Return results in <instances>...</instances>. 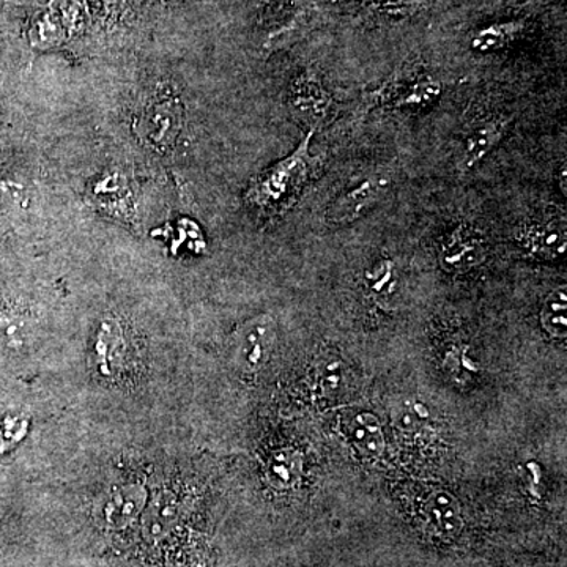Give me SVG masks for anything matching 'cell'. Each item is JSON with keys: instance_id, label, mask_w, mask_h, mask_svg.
Listing matches in <instances>:
<instances>
[{"instance_id": "1", "label": "cell", "mask_w": 567, "mask_h": 567, "mask_svg": "<svg viewBox=\"0 0 567 567\" xmlns=\"http://www.w3.org/2000/svg\"><path fill=\"white\" fill-rule=\"evenodd\" d=\"M315 133L309 130L300 147L292 155L254 178L248 193H246L248 204H251L257 210L268 212L271 215V213L286 210L293 203L301 186L308 182L312 162L309 147H311Z\"/></svg>"}, {"instance_id": "2", "label": "cell", "mask_w": 567, "mask_h": 567, "mask_svg": "<svg viewBox=\"0 0 567 567\" xmlns=\"http://www.w3.org/2000/svg\"><path fill=\"white\" fill-rule=\"evenodd\" d=\"M290 107L298 121L317 132L333 118L334 99L315 73L306 71L290 89Z\"/></svg>"}, {"instance_id": "3", "label": "cell", "mask_w": 567, "mask_h": 567, "mask_svg": "<svg viewBox=\"0 0 567 567\" xmlns=\"http://www.w3.org/2000/svg\"><path fill=\"white\" fill-rule=\"evenodd\" d=\"M147 505V491L141 484L115 487L96 507L95 516L104 529H123L141 516Z\"/></svg>"}, {"instance_id": "4", "label": "cell", "mask_w": 567, "mask_h": 567, "mask_svg": "<svg viewBox=\"0 0 567 567\" xmlns=\"http://www.w3.org/2000/svg\"><path fill=\"white\" fill-rule=\"evenodd\" d=\"M486 256L484 238L475 227L468 224H457L451 233L443 238L440 248V262L446 271L462 274L472 270Z\"/></svg>"}, {"instance_id": "5", "label": "cell", "mask_w": 567, "mask_h": 567, "mask_svg": "<svg viewBox=\"0 0 567 567\" xmlns=\"http://www.w3.org/2000/svg\"><path fill=\"white\" fill-rule=\"evenodd\" d=\"M182 104L177 99L163 96L148 104L142 117V134L158 151H166L182 130Z\"/></svg>"}, {"instance_id": "6", "label": "cell", "mask_w": 567, "mask_h": 567, "mask_svg": "<svg viewBox=\"0 0 567 567\" xmlns=\"http://www.w3.org/2000/svg\"><path fill=\"white\" fill-rule=\"evenodd\" d=\"M386 189L388 181L385 177L365 178L360 185L339 196L328 207V221L339 224V226L357 221L382 199Z\"/></svg>"}, {"instance_id": "7", "label": "cell", "mask_w": 567, "mask_h": 567, "mask_svg": "<svg viewBox=\"0 0 567 567\" xmlns=\"http://www.w3.org/2000/svg\"><path fill=\"white\" fill-rule=\"evenodd\" d=\"M517 240L533 256L557 259L566 251V224L558 218L529 219L518 230Z\"/></svg>"}, {"instance_id": "8", "label": "cell", "mask_w": 567, "mask_h": 567, "mask_svg": "<svg viewBox=\"0 0 567 567\" xmlns=\"http://www.w3.org/2000/svg\"><path fill=\"white\" fill-rule=\"evenodd\" d=\"M509 118L503 115H487L476 118L466 126L462 156L465 169H473L494 151L509 128Z\"/></svg>"}, {"instance_id": "9", "label": "cell", "mask_w": 567, "mask_h": 567, "mask_svg": "<svg viewBox=\"0 0 567 567\" xmlns=\"http://www.w3.org/2000/svg\"><path fill=\"white\" fill-rule=\"evenodd\" d=\"M125 358V334L118 320L106 319L100 324L93 342V363L100 374L112 379L118 374Z\"/></svg>"}, {"instance_id": "10", "label": "cell", "mask_w": 567, "mask_h": 567, "mask_svg": "<svg viewBox=\"0 0 567 567\" xmlns=\"http://www.w3.org/2000/svg\"><path fill=\"white\" fill-rule=\"evenodd\" d=\"M423 516L439 535L456 537L464 529L461 505L450 492H432L423 503Z\"/></svg>"}, {"instance_id": "11", "label": "cell", "mask_w": 567, "mask_h": 567, "mask_svg": "<svg viewBox=\"0 0 567 567\" xmlns=\"http://www.w3.org/2000/svg\"><path fill=\"white\" fill-rule=\"evenodd\" d=\"M274 346V324L268 319H256L245 324L238 341V360L246 369H257L264 363Z\"/></svg>"}, {"instance_id": "12", "label": "cell", "mask_w": 567, "mask_h": 567, "mask_svg": "<svg viewBox=\"0 0 567 567\" xmlns=\"http://www.w3.org/2000/svg\"><path fill=\"white\" fill-rule=\"evenodd\" d=\"M89 199L96 207L114 213V215H130L132 192H130L123 175L106 174L93 183L89 189Z\"/></svg>"}, {"instance_id": "13", "label": "cell", "mask_w": 567, "mask_h": 567, "mask_svg": "<svg viewBox=\"0 0 567 567\" xmlns=\"http://www.w3.org/2000/svg\"><path fill=\"white\" fill-rule=\"evenodd\" d=\"M380 92H385L382 102H390L398 107H421L431 104L442 93V84L431 78H420L404 82V84H390Z\"/></svg>"}, {"instance_id": "14", "label": "cell", "mask_w": 567, "mask_h": 567, "mask_svg": "<svg viewBox=\"0 0 567 567\" xmlns=\"http://www.w3.org/2000/svg\"><path fill=\"white\" fill-rule=\"evenodd\" d=\"M181 498L174 492L166 491L156 496L155 502L148 506L144 517L145 535L156 540L166 536L171 528L177 524L181 516Z\"/></svg>"}, {"instance_id": "15", "label": "cell", "mask_w": 567, "mask_h": 567, "mask_svg": "<svg viewBox=\"0 0 567 567\" xmlns=\"http://www.w3.org/2000/svg\"><path fill=\"white\" fill-rule=\"evenodd\" d=\"M347 435L364 456H379L385 450L382 425L371 413H358L347 420Z\"/></svg>"}, {"instance_id": "16", "label": "cell", "mask_w": 567, "mask_h": 567, "mask_svg": "<svg viewBox=\"0 0 567 567\" xmlns=\"http://www.w3.org/2000/svg\"><path fill=\"white\" fill-rule=\"evenodd\" d=\"M540 322L551 338L565 339L567 336V295L566 289L548 295L540 311Z\"/></svg>"}, {"instance_id": "17", "label": "cell", "mask_w": 567, "mask_h": 567, "mask_svg": "<svg viewBox=\"0 0 567 567\" xmlns=\"http://www.w3.org/2000/svg\"><path fill=\"white\" fill-rule=\"evenodd\" d=\"M31 338L28 317L17 311L0 312V349L20 350Z\"/></svg>"}, {"instance_id": "18", "label": "cell", "mask_w": 567, "mask_h": 567, "mask_svg": "<svg viewBox=\"0 0 567 567\" xmlns=\"http://www.w3.org/2000/svg\"><path fill=\"white\" fill-rule=\"evenodd\" d=\"M563 181V185H561V188H563V194H565L566 196V193H567V183H566V164H563V173H559V182Z\"/></svg>"}]
</instances>
